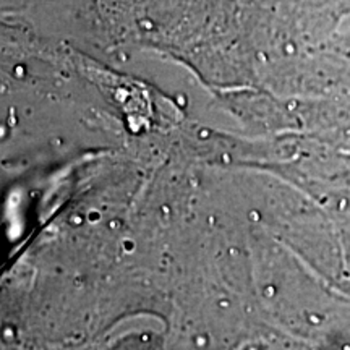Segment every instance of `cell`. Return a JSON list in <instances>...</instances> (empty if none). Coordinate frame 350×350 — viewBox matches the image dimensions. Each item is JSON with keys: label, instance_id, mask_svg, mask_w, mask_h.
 <instances>
[{"label": "cell", "instance_id": "1", "mask_svg": "<svg viewBox=\"0 0 350 350\" xmlns=\"http://www.w3.org/2000/svg\"><path fill=\"white\" fill-rule=\"evenodd\" d=\"M339 47L350 57V31L339 39Z\"/></svg>", "mask_w": 350, "mask_h": 350}]
</instances>
